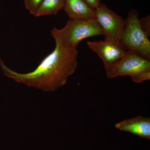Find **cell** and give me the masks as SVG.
I'll list each match as a JSON object with an SVG mask.
<instances>
[{
    "mask_svg": "<svg viewBox=\"0 0 150 150\" xmlns=\"http://www.w3.org/2000/svg\"><path fill=\"white\" fill-rule=\"evenodd\" d=\"M55 42L63 47L76 49L81 41L89 38L103 35L102 29L95 18L90 20L69 19L62 29L54 28L51 31Z\"/></svg>",
    "mask_w": 150,
    "mask_h": 150,
    "instance_id": "cell-2",
    "label": "cell"
},
{
    "mask_svg": "<svg viewBox=\"0 0 150 150\" xmlns=\"http://www.w3.org/2000/svg\"><path fill=\"white\" fill-rule=\"evenodd\" d=\"M66 0H44L34 16L55 15L64 9Z\"/></svg>",
    "mask_w": 150,
    "mask_h": 150,
    "instance_id": "cell-9",
    "label": "cell"
},
{
    "mask_svg": "<svg viewBox=\"0 0 150 150\" xmlns=\"http://www.w3.org/2000/svg\"><path fill=\"white\" fill-rule=\"evenodd\" d=\"M88 46L101 59L105 72L118 62L126 51L118 42L111 41H88Z\"/></svg>",
    "mask_w": 150,
    "mask_h": 150,
    "instance_id": "cell-6",
    "label": "cell"
},
{
    "mask_svg": "<svg viewBox=\"0 0 150 150\" xmlns=\"http://www.w3.org/2000/svg\"><path fill=\"white\" fill-rule=\"evenodd\" d=\"M95 19L102 29L105 40L119 43L125 23L122 17L100 4L95 9Z\"/></svg>",
    "mask_w": 150,
    "mask_h": 150,
    "instance_id": "cell-5",
    "label": "cell"
},
{
    "mask_svg": "<svg viewBox=\"0 0 150 150\" xmlns=\"http://www.w3.org/2000/svg\"><path fill=\"white\" fill-rule=\"evenodd\" d=\"M56 43L53 51L41 61L30 72L19 73L7 67L0 58V65L7 77L18 83L38 89L45 92H53L65 86L78 66V52Z\"/></svg>",
    "mask_w": 150,
    "mask_h": 150,
    "instance_id": "cell-1",
    "label": "cell"
},
{
    "mask_svg": "<svg viewBox=\"0 0 150 150\" xmlns=\"http://www.w3.org/2000/svg\"><path fill=\"white\" fill-rule=\"evenodd\" d=\"M140 25L142 29L149 36L150 35V16L139 19Z\"/></svg>",
    "mask_w": 150,
    "mask_h": 150,
    "instance_id": "cell-11",
    "label": "cell"
},
{
    "mask_svg": "<svg viewBox=\"0 0 150 150\" xmlns=\"http://www.w3.org/2000/svg\"><path fill=\"white\" fill-rule=\"evenodd\" d=\"M116 129L144 139H150V118L138 116L116 123Z\"/></svg>",
    "mask_w": 150,
    "mask_h": 150,
    "instance_id": "cell-7",
    "label": "cell"
},
{
    "mask_svg": "<svg viewBox=\"0 0 150 150\" xmlns=\"http://www.w3.org/2000/svg\"><path fill=\"white\" fill-rule=\"evenodd\" d=\"M91 7L95 10L101 3L100 0H85Z\"/></svg>",
    "mask_w": 150,
    "mask_h": 150,
    "instance_id": "cell-12",
    "label": "cell"
},
{
    "mask_svg": "<svg viewBox=\"0 0 150 150\" xmlns=\"http://www.w3.org/2000/svg\"><path fill=\"white\" fill-rule=\"evenodd\" d=\"M69 19L90 20L95 18V10L85 0H66L64 9Z\"/></svg>",
    "mask_w": 150,
    "mask_h": 150,
    "instance_id": "cell-8",
    "label": "cell"
},
{
    "mask_svg": "<svg viewBox=\"0 0 150 150\" xmlns=\"http://www.w3.org/2000/svg\"><path fill=\"white\" fill-rule=\"evenodd\" d=\"M44 0H24L25 6L30 13L35 16L36 11Z\"/></svg>",
    "mask_w": 150,
    "mask_h": 150,
    "instance_id": "cell-10",
    "label": "cell"
},
{
    "mask_svg": "<svg viewBox=\"0 0 150 150\" xmlns=\"http://www.w3.org/2000/svg\"><path fill=\"white\" fill-rule=\"evenodd\" d=\"M108 79L129 76L136 83L150 79V60L130 51L106 72Z\"/></svg>",
    "mask_w": 150,
    "mask_h": 150,
    "instance_id": "cell-4",
    "label": "cell"
},
{
    "mask_svg": "<svg viewBox=\"0 0 150 150\" xmlns=\"http://www.w3.org/2000/svg\"><path fill=\"white\" fill-rule=\"evenodd\" d=\"M149 36L140 25L139 13L135 9L129 11L125 20L119 43L126 51H130L150 60Z\"/></svg>",
    "mask_w": 150,
    "mask_h": 150,
    "instance_id": "cell-3",
    "label": "cell"
}]
</instances>
